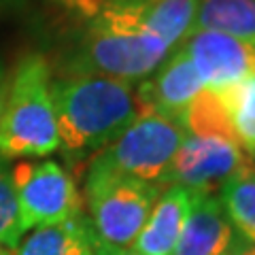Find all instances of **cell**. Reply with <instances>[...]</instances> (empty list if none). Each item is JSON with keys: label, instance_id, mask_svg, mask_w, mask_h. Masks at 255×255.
Instances as JSON below:
<instances>
[{"label": "cell", "instance_id": "9c48e42d", "mask_svg": "<svg viewBox=\"0 0 255 255\" xmlns=\"http://www.w3.org/2000/svg\"><path fill=\"white\" fill-rule=\"evenodd\" d=\"M202 90L204 83L200 75L179 45L147 79L136 83L140 115H162L181 124L185 109Z\"/></svg>", "mask_w": 255, "mask_h": 255}, {"label": "cell", "instance_id": "ffe728a7", "mask_svg": "<svg viewBox=\"0 0 255 255\" xmlns=\"http://www.w3.org/2000/svg\"><path fill=\"white\" fill-rule=\"evenodd\" d=\"M223 255H255V245L249 243V241H245V238H241L236 234L232 245H230V249Z\"/></svg>", "mask_w": 255, "mask_h": 255}, {"label": "cell", "instance_id": "3957f363", "mask_svg": "<svg viewBox=\"0 0 255 255\" xmlns=\"http://www.w3.org/2000/svg\"><path fill=\"white\" fill-rule=\"evenodd\" d=\"M58 149L51 68L41 53H30L9 79L0 122V157H43Z\"/></svg>", "mask_w": 255, "mask_h": 255}, {"label": "cell", "instance_id": "8992f818", "mask_svg": "<svg viewBox=\"0 0 255 255\" xmlns=\"http://www.w3.org/2000/svg\"><path fill=\"white\" fill-rule=\"evenodd\" d=\"M11 181L26 232L81 215V198L73 177L53 159H21L13 166Z\"/></svg>", "mask_w": 255, "mask_h": 255}, {"label": "cell", "instance_id": "5b68a950", "mask_svg": "<svg viewBox=\"0 0 255 255\" xmlns=\"http://www.w3.org/2000/svg\"><path fill=\"white\" fill-rule=\"evenodd\" d=\"M164 187L90 166L85 202L90 226L102 243L130 249Z\"/></svg>", "mask_w": 255, "mask_h": 255}, {"label": "cell", "instance_id": "44dd1931", "mask_svg": "<svg viewBox=\"0 0 255 255\" xmlns=\"http://www.w3.org/2000/svg\"><path fill=\"white\" fill-rule=\"evenodd\" d=\"M6 94H9V77H6V70L0 66V122H2L4 105H6Z\"/></svg>", "mask_w": 255, "mask_h": 255}, {"label": "cell", "instance_id": "7a4b0ae2", "mask_svg": "<svg viewBox=\"0 0 255 255\" xmlns=\"http://www.w3.org/2000/svg\"><path fill=\"white\" fill-rule=\"evenodd\" d=\"M51 98L60 147L81 157L109 147L140 117L136 83L100 75H66L51 79Z\"/></svg>", "mask_w": 255, "mask_h": 255}, {"label": "cell", "instance_id": "277c9868", "mask_svg": "<svg viewBox=\"0 0 255 255\" xmlns=\"http://www.w3.org/2000/svg\"><path fill=\"white\" fill-rule=\"evenodd\" d=\"M185 136V128L174 119L151 113L140 115L109 147L96 153L90 166L166 189L174 155Z\"/></svg>", "mask_w": 255, "mask_h": 255}, {"label": "cell", "instance_id": "5bb4252c", "mask_svg": "<svg viewBox=\"0 0 255 255\" xmlns=\"http://www.w3.org/2000/svg\"><path fill=\"white\" fill-rule=\"evenodd\" d=\"M200 0H142L136 4L140 23L174 49L194 28Z\"/></svg>", "mask_w": 255, "mask_h": 255}, {"label": "cell", "instance_id": "ac0fdd59", "mask_svg": "<svg viewBox=\"0 0 255 255\" xmlns=\"http://www.w3.org/2000/svg\"><path fill=\"white\" fill-rule=\"evenodd\" d=\"M23 234H26V228L21 221L11 172L0 162V247L13 251Z\"/></svg>", "mask_w": 255, "mask_h": 255}, {"label": "cell", "instance_id": "ba28073f", "mask_svg": "<svg viewBox=\"0 0 255 255\" xmlns=\"http://www.w3.org/2000/svg\"><path fill=\"white\" fill-rule=\"evenodd\" d=\"M181 47L213 92H226L255 75V47L223 32L191 30Z\"/></svg>", "mask_w": 255, "mask_h": 255}, {"label": "cell", "instance_id": "8fae6325", "mask_svg": "<svg viewBox=\"0 0 255 255\" xmlns=\"http://www.w3.org/2000/svg\"><path fill=\"white\" fill-rule=\"evenodd\" d=\"M236 232L217 196L204 194L194 204L172 255H223Z\"/></svg>", "mask_w": 255, "mask_h": 255}, {"label": "cell", "instance_id": "d6986e66", "mask_svg": "<svg viewBox=\"0 0 255 255\" xmlns=\"http://www.w3.org/2000/svg\"><path fill=\"white\" fill-rule=\"evenodd\" d=\"M92 253L94 255H138L132 249H124V247H113V245L102 243L96 234H94V243H92Z\"/></svg>", "mask_w": 255, "mask_h": 255}, {"label": "cell", "instance_id": "2e32d148", "mask_svg": "<svg viewBox=\"0 0 255 255\" xmlns=\"http://www.w3.org/2000/svg\"><path fill=\"white\" fill-rule=\"evenodd\" d=\"M181 124L187 134H196V136H219V138H228L241 145L221 94L209 90V87H204L191 100V105L185 109V113L181 117Z\"/></svg>", "mask_w": 255, "mask_h": 255}, {"label": "cell", "instance_id": "30bf717a", "mask_svg": "<svg viewBox=\"0 0 255 255\" xmlns=\"http://www.w3.org/2000/svg\"><path fill=\"white\" fill-rule=\"evenodd\" d=\"M200 196H204L202 191L185 185H168L159 194L130 249L138 255H172L183 226Z\"/></svg>", "mask_w": 255, "mask_h": 255}, {"label": "cell", "instance_id": "52a82bcc", "mask_svg": "<svg viewBox=\"0 0 255 255\" xmlns=\"http://www.w3.org/2000/svg\"><path fill=\"white\" fill-rule=\"evenodd\" d=\"M249 166V153L238 142L187 134L174 155L168 185H185L202 194H213V189H219Z\"/></svg>", "mask_w": 255, "mask_h": 255}, {"label": "cell", "instance_id": "7c38bea8", "mask_svg": "<svg viewBox=\"0 0 255 255\" xmlns=\"http://www.w3.org/2000/svg\"><path fill=\"white\" fill-rule=\"evenodd\" d=\"M94 230L83 215L53 226L32 228L23 234L13 255H94Z\"/></svg>", "mask_w": 255, "mask_h": 255}, {"label": "cell", "instance_id": "7402d4cb", "mask_svg": "<svg viewBox=\"0 0 255 255\" xmlns=\"http://www.w3.org/2000/svg\"><path fill=\"white\" fill-rule=\"evenodd\" d=\"M107 2H115V4H138L142 0H107Z\"/></svg>", "mask_w": 255, "mask_h": 255}, {"label": "cell", "instance_id": "4fadbf2b", "mask_svg": "<svg viewBox=\"0 0 255 255\" xmlns=\"http://www.w3.org/2000/svg\"><path fill=\"white\" fill-rule=\"evenodd\" d=\"M191 30H215L255 47V0H200Z\"/></svg>", "mask_w": 255, "mask_h": 255}, {"label": "cell", "instance_id": "9a60e30c", "mask_svg": "<svg viewBox=\"0 0 255 255\" xmlns=\"http://www.w3.org/2000/svg\"><path fill=\"white\" fill-rule=\"evenodd\" d=\"M217 198L234 232L255 245V166L241 170L223 183Z\"/></svg>", "mask_w": 255, "mask_h": 255}, {"label": "cell", "instance_id": "603a6c76", "mask_svg": "<svg viewBox=\"0 0 255 255\" xmlns=\"http://www.w3.org/2000/svg\"><path fill=\"white\" fill-rule=\"evenodd\" d=\"M0 255H13V251H9V249H4V247H0Z\"/></svg>", "mask_w": 255, "mask_h": 255}, {"label": "cell", "instance_id": "e0dca14e", "mask_svg": "<svg viewBox=\"0 0 255 255\" xmlns=\"http://www.w3.org/2000/svg\"><path fill=\"white\" fill-rule=\"evenodd\" d=\"M228 107L232 128L247 153H255V75L219 92Z\"/></svg>", "mask_w": 255, "mask_h": 255}, {"label": "cell", "instance_id": "6da1fadb", "mask_svg": "<svg viewBox=\"0 0 255 255\" xmlns=\"http://www.w3.org/2000/svg\"><path fill=\"white\" fill-rule=\"evenodd\" d=\"M62 6L83 19L77 53L68 62V75H100L140 83L172 51L140 23L136 4L62 0Z\"/></svg>", "mask_w": 255, "mask_h": 255}]
</instances>
